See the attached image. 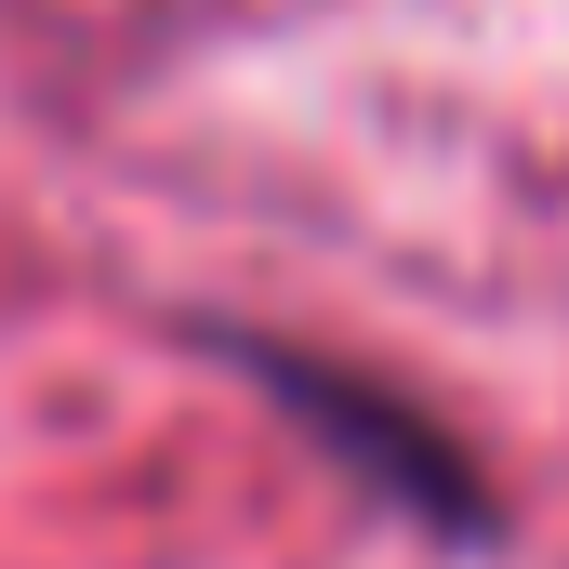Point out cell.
Masks as SVG:
<instances>
[{"mask_svg":"<svg viewBox=\"0 0 569 569\" xmlns=\"http://www.w3.org/2000/svg\"><path fill=\"white\" fill-rule=\"evenodd\" d=\"M266 398H279L291 425L318 437L358 490H385L398 517H425V530H490V490H477V463H463V437L450 425H425L398 385H371V371H331V358H291V345H226Z\"/></svg>","mask_w":569,"mask_h":569,"instance_id":"cell-1","label":"cell"}]
</instances>
